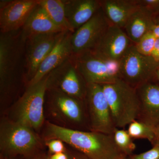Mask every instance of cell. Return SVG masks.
I'll return each instance as SVG.
<instances>
[{
  "mask_svg": "<svg viewBox=\"0 0 159 159\" xmlns=\"http://www.w3.org/2000/svg\"><path fill=\"white\" fill-rule=\"evenodd\" d=\"M66 16L73 31L87 22L100 8L99 0H63Z\"/></svg>",
  "mask_w": 159,
  "mask_h": 159,
  "instance_id": "e0dca14e",
  "label": "cell"
},
{
  "mask_svg": "<svg viewBox=\"0 0 159 159\" xmlns=\"http://www.w3.org/2000/svg\"><path fill=\"white\" fill-rule=\"evenodd\" d=\"M137 3L139 7L150 11L153 16L159 8V0H137Z\"/></svg>",
  "mask_w": 159,
  "mask_h": 159,
  "instance_id": "4316f807",
  "label": "cell"
},
{
  "mask_svg": "<svg viewBox=\"0 0 159 159\" xmlns=\"http://www.w3.org/2000/svg\"><path fill=\"white\" fill-rule=\"evenodd\" d=\"M152 146L158 145L159 146V124L155 127L154 139L152 143Z\"/></svg>",
  "mask_w": 159,
  "mask_h": 159,
  "instance_id": "4dcf8cb0",
  "label": "cell"
},
{
  "mask_svg": "<svg viewBox=\"0 0 159 159\" xmlns=\"http://www.w3.org/2000/svg\"><path fill=\"white\" fill-rule=\"evenodd\" d=\"M45 146L51 155L65 152L66 150L65 143L59 139H51L44 141Z\"/></svg>",
  "mask_w": 159,
  "mask_h": 159,
  "instance_id": "d4e9b609",
  "label": "cell"
},
{
  "mask_svg": "<svg viewBox=\"0 0 159 159\" xmlns=\"http://www.w3.org/2000/svg\"><path fill=\"white\" fill-rule=\"evenodd\" d=\"M155 24L153 14L139 7L129 19L123 29L131 42L136 44L151 31Z\"/></svg>",
  "mask_w": 159,
  "mask_h": 159,
  "instance_id": "ffe728a7",
  "label": "cell"
},
{
  "mask_svg": "<svg viewBox=\"0 0 159 159\" xmlns=\"http://www.w3.org/2000/svg\"><path fill=\"white\" fill-rule=\"evenodd\" d=\"M38 3L57 27L74 32L66 17L63 0H38Z\"/></svg>",
  "mask_w": 159,
  "mask_h": 159,
  "instance_id": "44dd1931",
  "label": "cell"
},
{
  "mask_svg": "<svg viewBox=\"0 0 159 159\" xmlns=\"http://www.w3.org/2000/svg\"><path fill=\"white\" fill-rule=\"evenodd\" d=\"M46 121L63 128L91 131L84 100L48 88L45 97Z\"/></svg>",
  "mask_w": 159,
  "mask_h": 159,
  "instance_id": "3957f363",
  "label": "cell"
},
{
  "mask_svg": "<svg viewBox=\"0 0 159 159\" xmlns=\"http://www.w3.org/2000/svg\"><path fill=\"white\" fill-rule=\"evenodd\" d=\"M157 37L152 31H149L134 45L139 53L146 56H150L152 54Z\"/></svg>",
  "mask_w": 159,
  "mask_h": 159,
  "instance_id": "cb8c5ba5",
  "label": "cell"
},
{
  "mask_svg": "<svg viewBox=\"0 0 159 159\" xmlns=\"http://www.w3.org/2000/svg\"><path fill=\"white\" fill-rule=\"evenodd\" d=\"M119 63L121 79L135 89L152 81L159 69V62L151 56L139 53L133 44Z\"/></svg>",
  "mask_w": 159,
  "mask_h": 159,
  "instance_id": "52a82bcc",
  "label": "cell"
},
{
  "mask_svg": "<svg viewBox=\"0 0 159 159\" xmlns=\"http://www.w3.org/2000/svg\"><path fill=\"white\" fill-rule=\"evenodd\" d=\"M73 55L87 84H106L121 79L119 61L104 59L91 51Z\"/></svg>",
  "mask_w": 159,
  "mask_h": 159,
  "instance_id": "ba28073f",
  "label": "cell"
},
{
  "mask_svg": "<svg viewBox=\"0 0 159 159\" xmlns=\"http://www.w3.org/2000/svg\"><path fill=\"white\" fill-rule=\"evenodd\" d=\"M131 43L123 29L111 25L89 51L104 59L119 61L132 45Z\"/></svg>",
  "mask_w": 159,
  "mask_h": 159,
  "instance_id": "5bb4252c",
  "label": "cell"
},
{
  "mask_svg": "<svg viewBox=\"0 0 159 159\" xmlns=\"http://www.w3.org/2000/svg\"><path fill=\"white\" fill-rule=\"evenodd\" d=\"M41 132L44 141L59 139L70 148L92 159H126L127 157L117 146L113 134L63 128L47 121Z\"/></svg>",
  "mask_w": 159,
  "mask_h": 159,
  "instance_id": "6da1fadb",
  "label": "cell"
},
{
  "mask_svg": "<svg viewBox=\"0 0 159 159\" xmlns=\"http://www.w3.org/2000/svg\"><path fill=\"white\" fill-rule=\"evenodd\" d=\"M62 32L36 34L25 40V79L26 87L33 79L40 65L54 48Z\"/></svg>",
  "mask_w": 159,
  "mask_h": 159,
  "instance_id": "8fae6325",
  "label": "cell"
},
{
  "mask_svg": "<svg viewBox=\"0 0 159 159\" xmlns=\"http://www.w3.org/2000/svg\"><path fill=\"white\" fill-rule=\"evenodd\" d=\"M117 128H124L139 116L140 102L136 89L122 79L101 84Z\"/></svg>",
  "mask_w": 159,
  "mask_h": 159,
  "instance_id": "8992f818",
  "label": "cell"
},
{
  "mask_svg": "<svg viewBox=\"0 0 159 159\" xmlns=\"http://www.w3.org/2000/svg\"><path fill=\"white\" fill-rule=\"evenodd\" d=\"M21 31L22 37L25 41L30 36L36 34L66 31L54 24L39 3L31 12Z\"/></svg>",
  "mask_w": 159,
  "mask_h": 159,
  "instance_id": "d6986e66",
  "label": "cell"
},
{
  "mask_svg": "<svg viewBox=\"0 0 159 159\" xmlns=\"http://www.w3.org/2000/svg\"><path fill=\"white\" fill-rule=\"evenodd\" d=\"M154 20L155 24H159V8L154 15Z\"/></svg>",
  "mask_w": 159,
  "mask_h": 159,
  "instance_id": "d6a6232c",
  "label": "cell"
},
{
  "mask_svg": "<svg viewBox=\"0 0 159 159\" xmlns=\"http://www.w3.org/2000/svg\"><path fill=\"white\" fill-rule=\"evenodd\" d=\"M114 141L120 150L128 157L135 149V144L127 130L117 129L113 134Z\"/></svg>",
  "mask_w": 159,
  "mask_h": 159,
  "instance_id": "603a6c76",
  "label": "cell"
},
{
  "mask_svg": "<svg viewBox=\"0 0 159 159\" xmlns=\"http://www.w3.org/2000/svg\"><path fill=\"white\" fill-rule=\"evenodd\" d=\"M100 4L110 24L122 29L139 8L136 0H102Z\"/></svg>",
  "mask_w": 159,
  "mask_h": 159,
  "instance_id": "ac0fdd59",
  "label": "cell"
},
{
  "mask_svg": "<svg viewBox=\"0 0 159 159\" xmlns=\"http://www.w3.org/2000/svg\"><path fill=\"white\" fill-rule=\"evenodd\" d=\"M87 84L73 54L48 74V88L78 99L84 100Z\"/></svg>",
  "mask_w": 159,
  "mask_h": 159,
  "instance_id": "30bf717a",
  "label": "cell"
},
{
  "mask_svg": "<svg viewBox=\"0 0 159 159\" xmlns=\"http://www.w3.org/2000/svg\"><path fill=\"white\" fill-rule=\"evenodd\" d=\"M29 159H44L42 157H41L40 156H39L38 155L36 156L33 157L31 158H30Z\"/></svg>",
  "mask_w": 159,
  "mask_h": 159,
  "instance_id": "836d02e7",
  "label": "cell"
},
{
  "mask_svg": "<svg viewBox=\"0 0 159 159\" xmlns=\"http://www.w3.org/2000/svg\"><path fill=\"white\" fill-rule=\"evenodd\" d=\"M150 31L154 34L157 38H159V24H155L152 26Z\"/></svg>",
  "mask_w": 159,
  "mask_h": 159,
  "instance_id": "1f68e13d",
  "label": "cell"
},
{
  "mask_svg": "<svg viewBox=\"0 0 159 159\" xmlns=\"http://www.w3.org/2000/svg\"><path fill=\"white\" fill-rule=\"evenodd\" d=\"M48 159H69V158L65 152L51 155Z\"/></svg>",
  "mask_w": 159,
  "mask_h": 159,
  "instance_id": "f546056e",
  "label": "cell"
},
{
  "mask_svg": "<svg viewBox=\"0 0 159 159\" xmlns=\"http://www.w3.org/2000/svg\"><path fill=\"white\" fill-rule=\"evenodd\" d=\"M66 152L68 156L69 159H92L71 148H66Z\"/></svg>",
  "mask_w": 159,
  "mask_h": 159,
  "instance_id": "83f0119b",
  "label": "cell"
},
{
  "mask_svg": "<svg viewBox=\"0 0 159 159\" xmlns=\"http://www.w3.org/2000/svg\"><path fill=\"white\" fill-rule=\"evenodd\" d=\"M110 25L100 7L89 20L72 34L71 44L73 54L92 50Z\"/></svg>",
  "mask_w": 159,
  "mask_h": 159,
  "instance_id": "7c38bea8",
  "label": "cell"
},
{
  "mask_svg": "<svg viewBox=\"0 0 159 159\" xmlns=\"http://www.w3.org/2000/svg\"><path fill=\"white\" fill-rule=\"evenodd\" d=\"M2 159H12V158H11L2 157Z\"/></svg>",
  "mask_w": 159,
  "mask_h": 159,
  "instance_id": "d590c367",
  "label": "cell"
},
{
  "mask_svg": "<svg viewBox=\"0 0 159 159\" xmlns=\"http://www.w3.org/2000/svg\"><path fill=\"white\" fill-rule=\"evenodd\" d=\"M25 43L21 29L0 34V95L2 104L9 102L16 96L21 82L25 86Z\"/></svg>",
  "mask_w": 159,
  "mask_h": 159,
  "instance_id": "7a4b0ae2",
  "label": "cell"
},
{
  "mask_svg": "<svg viewBox=\"0 0 159 159\" xmlns=\"http://www.w3.org/2000/svg\"><path fill=\"white\" fill-rule=\"evenodd\" d=\"M150 56L155 60L159 62V38H157L153 51L152 52Z\"/></svg>",
  "mask_w": 159,
  "mask_h": 159,
  "instance_id": "f1b7e54d",
  "label": "cell"
},
{
  "mask_svg": "<svg viewBox=\"0 0 159 159\" xmlns=\"http://www.w3.org/2000/svg\"><path fill=\"white\" fill-rule=\"evenodd\" d=\"M45 146L39 133L7 117L0 123V150L2 157L22 156L28 159L39 155Z\"/></svg>",
  "mask_w": 159,
  "mask_h": 159,
  "instance_id": "277c9868",
  "label": "cell"
},
{
  "mask_svg": "<svg viewBox=\"0 0 159 159\" xmlns=\"http://www.w3.org/2000/svg\"><path fill=\"white\" fill-rule=\"evenodd\" d=\"M48 79V74L38 82L26 87L6 117L40 134L46 121L44 108Z\"/></svg>",
  "mask_w": 159,
  "mask_h": 159,
  "instance_id": "5b68a950",
  "label": "cell"
},
{
  "mask_svg": "<svg viewBox=\"0 0 159 159\" xmlns=\"http://www.w3.org/2000/svg\"><path fill=\"white\" fill-rule=\"evenodd\" d=\"M127 131L133 139H147L152 144L154 139L155 127L137 120L131 122Z\"/></svg>",
  "mask_w": 159,
  "mask_h": 159,
  "instance_id": "7402d4cb",
  "label": "cell"
},
{
  "mask_svg": "<svg viewBox=\"0 0 159 159\" xmlns=\"http://www.w3.org/2000/svg\"><path fill=\"white\" fill-rule=\"evenodd\" d=\"M126 159H159V146L154 145L150 150L138 154H132Z\"/></svg>",
  "mask_w": 159,
  "mask_h": 159,
  "instance_id": "484cf974",
  "label": "cell"
},
{
  "mask_svg": "<svg viewBox=\"0 0 159 159\" xmlns=\"http://www.w3.org/2000/svg\"><path fill=\"white\" fill-rule=\"evenodd\" d=\"M38 0L0 1V31L7 33L22 29Z\"/></svg>",
  "mask_w": 159,
  "mask_h": 159,
  "instance_id": "4fadbf2b",
  "label": "cell"
},
{
  "mask_svg": "<svg viewBox=\"0 0 159 159\" xmlns=\"http://www.w3.org/2000/svg\"><path fill=\"white\" fill-rule=\"evenodd\" d=\"M157 77L158 80L159 81V69H158V70L157 71Z\"/></svg>",
  "mask_w": 159,
  "mask_h": 159,
  "instance_id": "e575fe53",
  "label": "cell"
},
{
  "mask_svg": "<svg viewBox=\"0 0 159 159\" xmlns=\"http://www.w3.org/2000/svg\"><path fill=\"white\" fill-rule=\"evenodd\" d=\"M90 130L113 134L117 129L101 84L87 83L84 98Z\"/></svg>",
  "mask_w": 159,
  "mask_h": 159,
  "instance_id": "9c48e42d",
  "label": "cell"
},
{
  "mask_svg": "<svg viewBox=\"0 0 159 159\" xmlns=\"http://www.w3.org/2000/svg\"><path fill=\"white\" fill-rule=\"evenodd\" d=\"M73 33L66 31L61 33L56 45L40 65L36 74L28 86L38 82L73 54L71 44Z\"/></svg>",
  "mask_w": 159,
  "mask_h": 159,
  "instance_id": "2e32d148",
  "label": "cell"
},
{
  "mask_svg": "<svg viewBox=\"0 0 159 159\" xmlns=\"http://www.w3.org/2000/svg\"><path fill=\"white\" fill-rule=\"evenodd\" d=\"M140 109L137 120L152 127L159 124V85L152 81L136 88Z\"/></svg>",
  "mask_w": 159,
  "mask_h": 159,
  "instance_id": "9a60e30c",
  "label": "cell"
}]
</instances>
